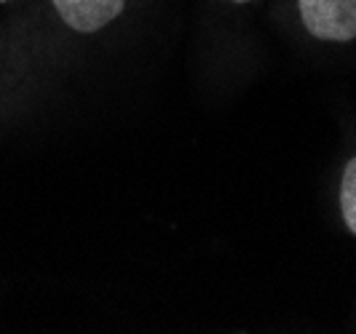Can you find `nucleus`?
Listing matches in <instances>:
<instances>
[{
	"mask_svg": "<svg viewBox=\"0 0 356 334\" xmlns=\"http://www.w3.org/2000/svg\"><path fill=\"white\" fill-rule=\"evenodd\" d=\"M338 206H340V219L348 228V233L356 238V153L346 160L343 172H340V185H338Z\"/></svg>",
	"mask_w": 356,
	"mask_h": 334,
	"instance_id": "nucleus-3",
	"label": "nucleus"
},
{
	"mask_svg": "<svg viewBox=\"0 0 356 334\" xmlns=\"http://www.w3.org/2000/svg\"><path fill=\"white\" fill-rule=\"evenodd\" d=\"M59 19L75 33H99L121 17L126 0H51Z\"/></svg>",
	"mask_w": 356,
	"mask_h": 334,
	"instance_id": "nucleus-2",
	"label": "nucleus"
},
{
	"mask_svg": "<svg viewBox=\"0 0 356 334\" xmlns=\"http://www.w3.org/2000/svg\"><path fill=\"white\" fill-rule=\"evenodd\" d=\"M298 17L314 40L338 46L356 40V0H298Z\"/></svg>",
	"mask_w": 356,
	"mask_h": 334,
	"instance_id": "nucleus-1",
	"label": "nucleus"
},
{
	"mask_svg": "<svg viewBox=\"0 0 356 334\" xmlns=\"http://www.w3.org/2000/svg\"><path fill=\"white\" fill-rule=\"evenodd\" d=\"M231 3H250V0H231Z\"/></svg>",
	"mask_w": 356,
	"mask_h": 334,
	"instance_id": "nucleus-4",
	"label": "nucleus"
}]
</instances>
